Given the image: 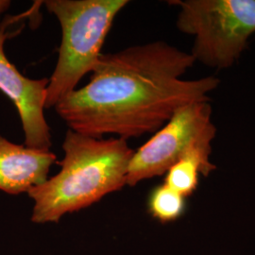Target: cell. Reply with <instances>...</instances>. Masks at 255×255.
<instances>
[{
    "label": "cell",
    "mask_w": 255,
    "mask_h": 255,
    "mask_svg": "<svg viewBox=\"0 0 255 255\" xmlns=\"http://www.w3.org/2000/svg\"><path fill=\"white\" fill-rule=\"evenodd\" d=\"M11 2L9 0H0V19L2 15L9 9Z\"/></svg>",
    "instance_id": "cell-10"
},
{
    "label": "cell",
    "mask_w": 255,
    "mask_h": 255,
    "mask_svg": "<svg viewBox=\"0 0 255 255\" xmlns=\"http://www.w3.org/2000/svg\"><path fill=\"white\" fill-rule=\"evenodd\" d=\"M210 101L192 102L179 108L153 136L134 150L128 168L127 185L135 186L142 181L164 175L188 155L211 158L218 128L212 121Z\"/></svg>",
    "instance_id": "cell-5"
},
{
    "label": "cell",
    "mask_w": 255,
    "mask_h": 255,
    "mask_svg": "<svg viewBox=\"0 0 255 255\" xmlns=\"http://www.w3.org/2000/svg\"><path fill=\"white\" fill-rule=\"evenodd\" d=\"M30 10L17 16H9L0 24V91L15 105L25 135V146L50 150V128L45 117L46 90L49 80L28 79L11 64L5 53V42L9 37L8 27L18 23Z\"/></svg>",
    "instance_id": "cell-6"
},
{
    "label": "cell",
    "mask_w": 255,
    "mask_h": 255,
    "mask_svg": "<svg viewBox=\"0 0 255 255\" xmlns=\"http://www.w3.org/2000/svg\"><path fill=\"white\" fill-rule=\"evenodd\" d=\"M61 170L27 193L33 201L31 221L59 222L67 214L87 208L127 185L134 150L127 140L87 136L68 129L63 143Z\"/></svg>",
    "instance_id": "cell-2"
},
{
    "label": "cell",
    "mask_w": 255,
    "mask_h": 255,
    "mask_svg": "<svg viewBox=\"0 0 255 255\" xmlns=\"http://www.w3.org/2000/svg\"><path fill=\"white\" fill-rule=\"evenodd\" d=\"M147 206L153 218L161 222H171L184 213L185 198L163 183L151 191Z\"/></svg>",
    "instance_id": "cell-9"
},
{
    "label": "cell",
    "mask_w": 255,
    "mask_h": 255,
    "mask_svg": "<svg viewBox=\"0 0 255 255\" xmlns=\"http://www.w3.org/2000/svg\"><path fill=\"white\" fill-rule=\"evenodd\" d=\"M57 157L51 150L17 145L0 135V191L28 193L48 179Z\"/></svg>",
    "instance_id": "cell-7"
},
{
    "label": "cell",
    "mask_w": 255,
    "mask_h": 255,
    "mask_svg": "<svg viewBox=\"0 0 255 255\" xmlns=\"http://www.w3.org/2000/svg\"><path fill=\"white\" fill-rule=\"evenodd\" d=\"M179 8L176 25L194 37L196 62L223 70L232 67L255 34V0H172Z\"/></svg>",
    "instance_id": "cell-4"
},
{
    "label": "cell",
    "mask_w": 255,
    "mask_h": 255,
    "mask_svg": "<svg viewBox=\"0 0 255 255\" xmlns=\"http://www.w3.org/2000/svg\"><path fill=\"white\" fill-rule=\"evenodd\" d=\"M127 0H46L43 4L58 19L62 41L53 73L48 79L46 108L55 107L78 88L101 60L102 46L116 16Z\"/></svg>",
    "instance_id": "cell-3"
},
{
    "label": "cell",
    "mask_w": 255,
    "mask_h": 255,
    "mask_svg": "<svg viewBox=\"0 0 255 255\" xmlns=\"http://www.w3.org/2000/svg\"><path fill=\"white\" fill-rule=\"evenodd\" d=\"M196 61L164 41L101 55L89 82L71 92L55 111L69 129L87 136L128 140L155 133L174 113L211 101L220 81L214 76L183 80Z\"/></svg>",
    "instance_id": "cell-1"
},
{
    "label": "cell",
    "mask_w": 255,
    "mask_h": 255,
    "mask_svg": "<svg viewBox=\"0 0 255 255\" xmlns=\"http://www.w3.org/2000/svg\"><path fill=\"white\" fill-rule=\"evenodd\" d=\"M217 166L203 155L185 156L174 164L164 174V184L186 198L197 190L200 174L207 177Z\"/></svg>",
    "instance_id": "cell-8"
}]
</instances>
